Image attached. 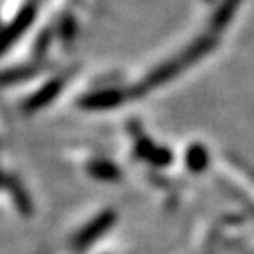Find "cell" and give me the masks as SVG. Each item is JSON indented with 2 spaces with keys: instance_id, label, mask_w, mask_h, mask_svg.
Segmentation results:
<instances>
[{
  "instance_id": "cell-1",
  "label": "cell",
  "mask_w": 254,
  "mask_h": 254,
  "mask_svg": "<svg viewBox=\"0 0 254 254\" xmlns=\"http://www.w3.org/2000/svg\"><path fill=\"white\" fill-rule=\"evenodd\" d=\"M205 163H206V154L199 145L190 147L189 150H187L186 164H187V168H189L190 173H199V171H203Z\"/></svg>"
}]
</instances>
